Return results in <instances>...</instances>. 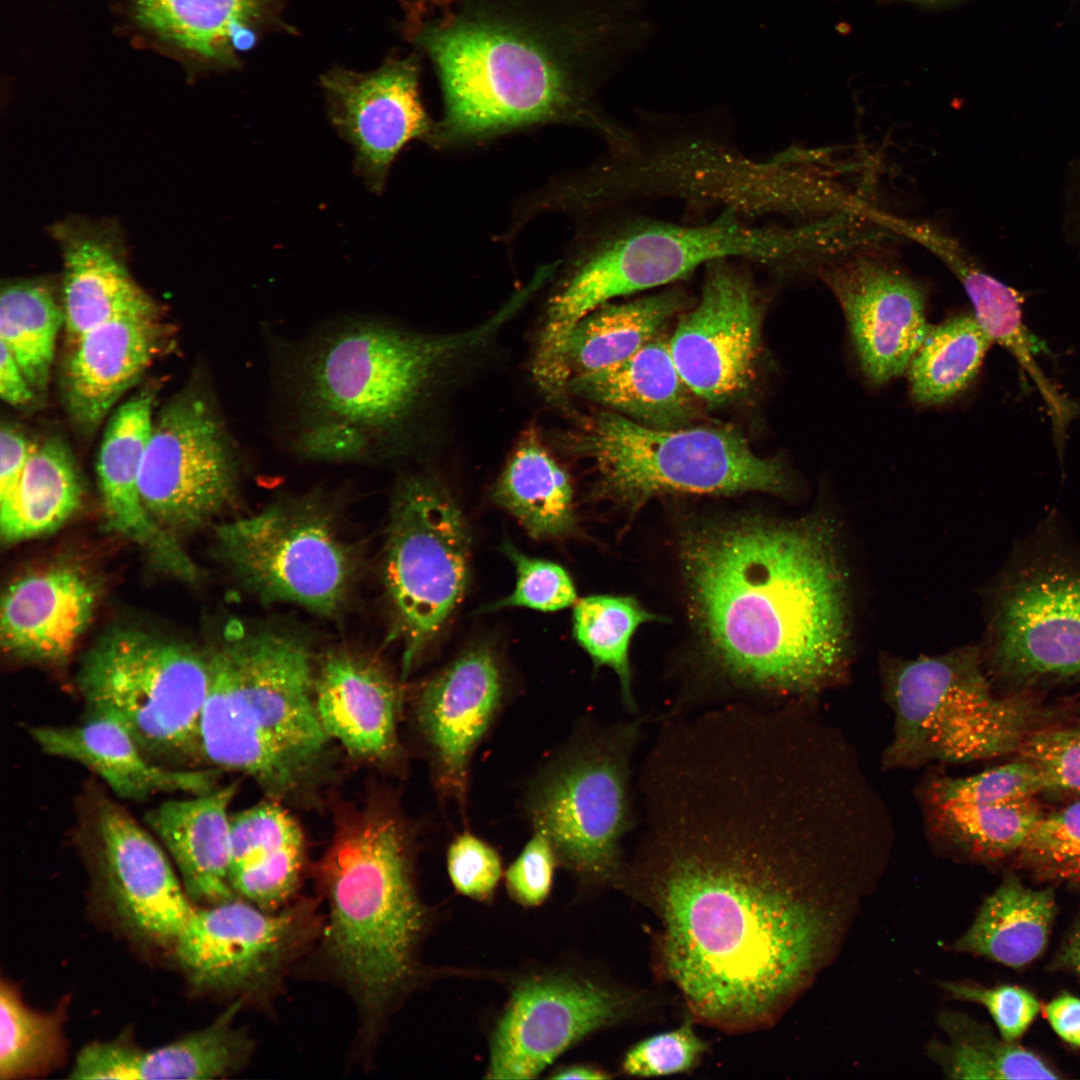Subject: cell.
Here are the masks:
<instances>
[{
  "mask_svg": "<svg viewBox=\"0 0 1080 1080\" xmlns=\"http://www.w3.org/2000/svg\"><path fill=\"white\" fill-rule=\"evenodd\" d=\"M815 784L751 732L682 744L639 775L642 833L623 880L659 920L663 975L707 1024H769L822 956Z\"/></svg>",
  "mask_w": 1080,
  "mask_h": 1080,
  "instance_id": "1",
  "label": "cell"
},
{
  "mask_svg": "<svg viewBox=\"0 0 1080 1080\" xmlns=\"http://www.w3.org/2000/svg\"><path fill=\"white\" fill-rule=\"evenodd\" d=\"M404 8L402 30L443 91L434 138L568 120L616 146L626 141L596 97L653 33L639 0H407Z\"/></svg>",
  "mask_w": 1080,
  "mask_h": 1080,
  "instance_id": "2",
  "label": "cell"
},
{
  "mask_svg": "<svg viewBox=\"0 0 1080 1080\" xmlns=\"http://www.w3.org/2000/svg\"><path fill=\"white\" fill-rule=\"evenodd\" d=\"M694 622L713 667L763 696H808L846 658L845 581L824 519L741 520L681 545Z\"/></svg>",
  "mask_w": 1080,
  "mask_h": 1080,
  "instance_id": "3",
  "label": "cell"
},
{
  "mask_svg": "<svg viewBox=\"0 0 1080 1080\" xmlns=\"http://www.w3.org/2000/svg\"><path fill=\"white\" fill-rule=\"evenodd\" d=\"M521 307L512 298L472 328L431 334L369 317L332 323L289 344L278 358L279 389L294 422L330 417L367 431L381 456L396 448L449 376Z\"/></svg>",
  "mask_w": 1080,
  "mask_h": 1080,
  "instance_id": "4",
  "label": "cell"
},
{
  "mask_svg": "<svg viewBox=\"0 0 1080 1080\" xmlns=\"http://www.w3.org/2000/svg\"><path fill=\"white\" fill-rule=\"evenodd\" d=\"M206 654L200 759L251 777L279 801L312 784L331 739L316 712L309 643L285 628L231 621Z\"/></svg>",
  "mask_w": 1080,
  "mask_h": 1080,
  "instance_id": "5",
  "label": "cell"
},
{
  "mask_svg": "<svg viewBox=\"0 0 1080 1080\" xmlns=\"http://www.w3.org/2000/svg\"><path fill=\"white\" fill-rule=\"evenodd\" d=\"M411 831L382 805L345 816L318 869L328 902L324 950L356 1000L367 1036L415 983L428 924Z\"/></svg>",
  "mask_w": 1080,
  "mask_h": 1080,
  "instance_id": "6",
  "label": "cell"
},
{
  "mask_svg": "<svg viewBox=\"0 0 1080 1080\" xmlns=\"http://www.w3.org/2000/svg\"><path fill=\"white\" fill-rule=\"evenodd\" d=\"M811 247L807 226H759L732 211L704 224L627 217L587 245L554 293V308L565 322L576 324L616 297L667 285L716 260L796 264Z\"/></svg>",
  "mask_w": 1080,
  "mask_h": 1080,
  "instance_id": "7",
  "label": "cell"
},
{
  "mask_svg": "<svg viewBox=\"0 0 1080 1080\" xmlns=\"http://www.w3.org/2000/svg\"><path fill=\"white\" fill-rule=\"evenodd\" d=\"M572 416L565 446L591 461L608 496L630 507L669 493H779L788 485L781 461L760 457L729 427L659 429L608 409Z\"/></svg>",
  "mask_w": 1080,
  "mask_h": 1080,
  "instance_id": "8",
  "label": "cell"
},
{
  "mask_svg": "<svg viewBox=\"0 0 1080 1080\" xmlns=\"http://www.w3.org/2000/svg\"><path fill=\"white\" fill-rule=\"evenodd\" d=\"M887 682L894 713L884 756L889 768L1016 753L1053 714L1023 693L996 696L978 656L968 651L905 661Z\"/></svg>",
  "mask_w": 1080,
  "mask_h": 1080,
  "instance_id": "9",
  "label": "cell"
},
{
  "mask_svg": "<svg viewBox=\"0 0 1080 1080\" xmlns=\"http://www.w3.org/2000/svg\"><path fill=\"white\" fill-rule=\"evenodd\" d=\"M644 720L582 729L535 775L525 797L535 831L584 880L622 881L621 844L635 824L632 763Z\"/></svg>",
  "mask_w": 1080,
  "mask_h": 1080,
  "instance_id": "10",
  "label": "cell"
},
{
  "mask_svg": "<svg viewBox=\"0 0 1080 1080\" xmlns=\"http://www.w3.org/2000/svg\"><path fill=\"white\" fill-rule=\"evenodd\" d=\"M76 683L87 715L121 723L156 762L200 760L206 652L140 628L116 627L84 654Z\"/></svg>",
  "mask_w": 1080,
  "mask_h": 1080,
  "instance_id": "11",
  "label": "cell"
},
{
  "mask_svg": "<svg viewBox=\"0 0 1080 1080\" xmlns=\"http://www.w3.org/2000/svg\"><path fill=\"white\" fill-rule=\"evenodd\" d=\"M391 512L383 575L403 640L404 680L463 599L471 539L456 501L431 478L402 479Z\"/></svg>",
  "mask_w": 1080,
  "mask_h": 1080,
  "instance_id": "12",
  "label": "cell"
},
{
  "mask_svg": "<svg viewBox=\"0 0 1080 1080\" xmlns=\"http://www.w3.org/2000/svg\"><path fill=\"white\" fill-rule=\"evenodd\" d=\"M216 553L264 602L300 605L331 616L354 573L349 547L329 517L306 502H278L217 527Z\"/></svg>",
  "mask_w": 1080,
  "mask_h": 1080,
  "instance_id": "13",
  "label": "cell"
},
{
  "mask_svg": "<svg viewBox=\"0 0 1080 1080\" xmlns=\"http://www.w3.org/2000/svg\"><path fill=\"white\" fill-rule=\"evenodd\" d=\"M991 664L1018 686L1080 677V558L1056 544L1025 552L997 591Z\"/></svg>",
  "mask_w": 1080,
  "mask_h": 1080,
  "instance_id": "14",
  "label": "cell"
},
{
  "mask_svg": "<svg viewBox=\"0 0 1080 1080\" xmlns=\"http://www.w3.org/2000/svg\"><path fill=\"white\" fill-rule=\"evenodd\" d=\"M240 454L214 401L188 391L154 417L139 475L151 517L176 536L196 530L235 497Z\"/></svg>",
  "mask_w": 1080,
  "mask_h": 1080,
  "instance_id": "15",
  "label": "cell"
},
{
  "mask_svg": "<svg viewBox=\"0 0 1080 1080\" xmlns=\"http://www.w3.org/2000/svg\"><path fill=\"white\" fill-rule=\"evenodd\" d=\"M318 924L312 902L272 912L234 897L195 908L174 941L176 957L199 989L259 998L276 986Z\"/></svg>",
  "mask_w": 1080,
  "mask_h": 1080,
  "instance_id": "16",
  "label": "cell"
},
{
  "mask_svg": "<svg viewBox=\"0 0 1080 1080\" xmlns=\"http://www.w3.org/2000/svg\"><path fill=\"white\" fill-rule=\"evenodd\" d=\"M868 242L828 254L816 267L844 313L863 373L884 384L908 369L930 327L921 285Z\"/></svg>",
  "mask_w": 1080,
  "mask_h": 1080,
  "instance_id": "17",
  "label": "cell"
},
{
  "mask_svg": "<svg viewBox=\"0 0 1080 1080\" xmlns=\"http://www.w3.org/2000/svg\"><path fill=\"white\" fill-rule=\"evenodd\" d=\"M762 320L759 290L744 268L731 259L705 266L700 298L669 340L677 369L697 399L719 406L749 390Z\"/></svg>",
  "mask_w": 1080,
  "mask_h": 1080,
  "instance_id": "18",
  "label": "cell"
},
{
  "mask_svg": "<svg viewBox=\"0 0 1080 1080\" xmlns=\"http://www.w3.org/2000/svg\"><path fill=\"white\" fill-rule=\"evenodd\" d=\"M621 993L571 974L520 982L493 1031L486 1077L531 1079L588 1034L629 1008Z\"/></svg>",
  "mask_w": 1080,
  "mask_h": 1080,
  "instance_id": "19",
  "label": "cell"
},
{
  "mask_svg": "<svg viewBox=\"0 0 1080 1080\" xmlns=\"http://www.w3.org/2000/svg\"><path fill=\"white\" fill-rule=\"evenodd\" d=\"M507 700L505 676L487 646L470 648L417 689L412 709L441 800L465 810L473 757Z\"/></svg>",
  "mask_w": 1080,
  "mask_h": 1080,
  "instance_id": "20",
  "label": "cell"
},
{
  "mask_svg": "<svg viewBox=\"0 0 1080 1080\" xmlns=\"http://www.w3.org/2000/svg\"><path fill=\"white\" fill-rule=\"evenodd\" d=\"M419 55L390 57L374 70L334 67L323 74L329 120L354 151V168L380 194L403 147L434 138L419 91Z\"/></svg>",
  "mask_w": 1080,
  "mask_h": 1080,
  "instance_id": "21",
  "label": "cell"
},
{
  "mask_svg": "<svg viewBox=\"0 0 1080 1080\" xmlns=\"http://www.w3.org/2000/svg\"><path fill=\"white\" fill-rule=\"evenodd\" d=\"M90 824L102 877L122 919L149 939L174 942L195 908L164 850L109 798L96 799Z\"/></svg>",
  "mask_w": 1080,
  "mask_h": 1080,
  "instance_id": "22",
  "label": "cell"
},
{
  "mask_svg": "<svg viewBox=\"0 0 1080 1080\" xmlns=\"http://www.w3.org/2000/svg\"><path fill=\"white\" fill-rule=\"evenodd\" d=\"M48 232L62 259L60 296L71 345L108 321L158 316L157 304L129 272L124 235L115 221L69 216Z\"/></svg>",
  "mask_w": 1080,
  "mask_h": 1080,
  "instance_id": "23",
  "label": "cell"
},
{
  "mask_svg": "<svg viewBox=\"0 0 1080 1080\" xmlns=\"http://www.w3.org/2000/svg\"><path fill=\"white\" fill-rule=\"evenodd\" d=\"M154 401V393L143 390L122 403L107 422L96 463L105 523L144 550L161 570L194 583L201 577L198 567L177 537L151 517L139 489Z\"/></svg>",
  "mask_w": 1080,
  "mask_h": 1080,
  "instance_id": "24",
  "label": "cell"
},
{
  "mask_svg": "<svg viewBox=\"0 0 1080 1080\" xmlns=\"http://www.w3.org/2000/svg\"><path fill=\"white\" fill-rule=\"evenodd\" d=\"M98 596L96 582L69 565L17 579L2 597V650L23 662L63 663L91 623Z\"/></svg>",
  "mask_w": 1080,
  "mask_h": 1080,
  "instance_id": "25",
  "label": "cell"
},
{
  "mask_svg": "<svg viewBox=\"0 0 1080 1080\" xmlns=\"http://www.w3.org/2000/svg\"><path fill=\"white\" fill-rule=\"evenodd\" d=\"M315 707L331 740L357 759L391 762L400 755V689L373 661L347 651L328 654L316 669Z\"/></svg>",
  "mask_w": 1080,
  "mask_h": 1080,
  "instance_id": "26",
  "label": "cell"
},
{
  "mask_svg": "<svg viewBox=\"0 0 1080 1080\" xmlns=\"http://www.w3.org/2000/svg\"><path fill=\"white\" fill-rule=\"evenodd\" d=\"M29 734L48 755L77 762L100 777L119 798L145 800L159 793L192 795L216 789L220 769H176L160 765L115 719L87 715L80 724L37 726Z\"/></svg>",
  "mask_w": 1080,
  "mask_h": 1080,
  "instance_id": "27",
  "label": "cell"
},
{
  "mask_svg": "<svg viewBox=\"0 0 1080 1080\" xmlns=\"http://www.w3.org/2000/svg\"><path fill=\"white\" fill-rule=\"evenodd\" d=\"M135 28L196 71L238 65L240 40L273 23L276 0H125Z\"/></svg>",
  "mask_w": 1080,
  "mask_h": 1080,
  "instance_id": "28",
  "label": "cell"
},
{
  "mask_svg": "<svg viewBox=\"0 0 1080 1080\" xmlns=\"http://www.w3.org/2000/svg\"><path fill=\"white\" fill-rule=\"evenodd\" d=\"M158 316H127L101 324L71 345L63 394L73 420L94 429L159 352Z\"/></svg>",
  "mask_w": 1080,
  "mask_h": 1080,
  "instance_id": "29",
  "label": "cell"
},
{
  "mask_svg": "<svg viewBox=\"0 0 1080 1080\" xmlns=\"http://www.w3.org/2000/svg\"><path fill=\"white\" fill-rule=\"evenodd\" d=\"M243 1000L235 1001L213 1024L152 1050L119 1040L84 1047L72 1079H211L231 1074L245 1063L252 1043L234 1026Z\"/></svg>",
  "mask_w": 1080,
  "mask_h": 1080,
  "instance_id": "30",
  "label": "cell"
},
{
  "mask_svg": "<svg viewBox=\"0 0 1080 1080\" xmlns=\"http://www.w3.org/2000/svg\"><path fill=\"white\" fill-rule=\"evenodd\" d=\"M237 786L234 782L188 799L168 800L144 816L194 899L214 904L236 896L230 884L228 808Z\"/></svg>",
  "mask_w": 1080,
  "mask_h": 1080,
  "instance_id": "31",
  "label": "cell"
},
{
  "mask_svg": "<svg viewBox=\"0 0 1080 1080\" xmlns=\"http://www.w3.org/2000/svg\"><path fill=\"white\" fill-rule=\"evenodd\" d=\"M567 391L653 428L692 426L699 416L669 340L659 336L621 362L572 377Z\"/></svg>",
  "mask_w": 1080,
  "mask_h": 1080,
  "instance_id": "32",
  "label": "cell"
},
{
  "mask_svg": "<svg viewBox=\"0 0 1080 1080\" xmlns=\"http://www.w3.org/2000/svg\"><path fill=\"white\" fill-rule=\"evenodd\" d=\"M296 819L270 799L230 817V884L236 895L274 911L294 894L305 857Z\"/></svg>",
  "mask_w": 1080,
  "mask_h": 1080,
  "instance_id": "33",
  "label": "cell"
},
{
  "mask_svg": "<svg viewBox=\"0 0 1080 1080\" xmlns=\"http://www.w3.org/2000/svg\"><path fill=\"white\" fill-rule=\"evenodd\" d=\"M1057 911L1053 887L1032 888L1008 873L985 899L955 949L1009 968H1024L1045 952Z\"/></svg>",
  "mask_w": 1080,
  "mask_h": 1080,
  "instance_id": "34",
  "label": "cell"
},
{
  "mask_svg": "<svg viewBox=\"0 0 1080 1080\" xmlns=\"http://www.w3.org/2000/svg\"><path fill=\"white\" fill-rule=\"evenodd\" d=\"M572 481L535 427L520 436L496 481L495 502L513 515L529 536L553 539L575 529Z\"/></svg>",
  "mask_w": 1080,
  "mask_h": 1080,
  "instance_id": "35",
  "label": "cell"
},
{
  "mask_svg": "<svg viewBox=\"0 0 1080 1080\" xmlns=\"http://www.w3.org/2000/svg\"><path fill=\"white\" fill-rule=\"evenodd\" d=\"M930 251L942 259L962 283L983 330L994 343L1007 349L1033 379L1049 407L1054 431L1060 437L1075 408L1038 366L1039 346L1022 321L1017 293L982 271L960 245L945 234L932 241Z\"/></svg>",
  "mask_w": 1080,
  "mask_h": 1080,
  "instance_id": "36",
  "label": "cell"
},
{
  "mask_svg": "<svg viewBox=\"0 0 1080 1080\" xmlns=\"http://www.w3.org/2000/svg\"><path fill=\"white\" fill-rule=\"evenodd\" d=\"M679 289L662 291L624 303L604 304L589 313L570 332L562 352L569 380L621 362L659 336L660 330L685 304Z\"/></svg>",
  "mask_w": 1080,
  "mask_h": 1080,
  "instance_id": "37",
  "label": "cell"
},
{
  "mask_svg": "<svg viewBox=\"0 0 1080 1080\" xmlns=\"http://www.w3.org/2000/svg\"><path fill=\"white\" fill-rule=\"evenodd\" d=\"M82 485L68 446L58 437L36 445L14 493L0 502L2 541L14 544L49 534L78 509Z\"/></svg>",
  "mask_w": 1080,
  "mask_h": 1080,
  "instance_id": "38",
  "label": "cell"
},
{
  "mask_svg": "<svg viewBox=\"0 0 1080 1080\" xmlns=\"http://www.w3.org/2000/svg\"><path fill=\"white\" fill-rule=\"evenodd\" d=\"M52 284L43 278L5 282L0 294V342L12 353L32 389H45L64 325Z\"/></svg>",
  "mask_w": 1080,
  "mask_h": 1080,
  "instance_id": "39",
  "label": "cell"
},
{
  "mask_svg": "<svg viewBox=\"0 0 1080 1080\" xmlns=\"http://www.w3.org/2000/svg\"><path fill=\"white\" fill-rule=\"evenodd\" d=\"M992 343L971 314L930 328L908 366L912 398L935 405L958 395L977 375Z\"/></svg>",
  "mask_w": 1080,
  "mask_h": 1080,
  "instance_id": "40",
  "label": "cell"
},
{
  "mask_svg": "<svg viewBox=\"0 0 1080 1080\" xmlns=\"http://www.w3.org/2000/svg\"><path fill=\"white\" fill-rule=\"evenodd\" d=\"M936 831L966 856L1014 859L1045 812L1036 797L990 804L928 803Z\"/></svg>",
  "mask_w": 1080,
  "mask_h": 1080,
  "instance_id": "41",
  "label": "cell"
},
{
  "mask_svg": "<svg viewBox=\"0 0 1080 1080\" xmlns=\"http://www.w3.org/2000/svg\"><path fill=\"white\" fill-rule=\"evenodd\" d=\"M659 617L647 611L631 596L591 595L575 603L573 634L578 644L599 667H608L620 684L624 706L635 713L629 647L632 636L643 623Z\"/></svg>",
  "mask_w": 1080,
  "mask_h": 1080,
  "instance_id": "42",
  "label": "cell"
},
{
  "mask_svg": "<svg viewBox=\"0 0 1080 1080\" xmlns=\"http://www.w3.org/2000/svg\"><path fill=\"white\" fill-rule=\"evenodd\" d=\"M61 1012L28 1007L13 985L0 986V1077L15 1079L47 1071L63 1056Z\"/></svg>",
  "mask_w": 1080,
  "mask_h": 1080,
  "instance_id": "43",
  "label": "cell"
},
{
  "mask_svg": "<svg viewBox=\"0 0 1080 1080\" xmlns=\"http://www.w3.org/2000/svg\"><path fill=\"white\" fill-rule=\"evenodd\" d=\"M944 1064L956 1079H1059L1062 1076L1040 1055L1017 1042L997 1038L968 1020L955 1022Z\"/></svg>",
  "mask_w": 1080,
  "mask_h": 1080,
  "instance_id": "44",
  "label": "cell"
},
{
  "mask_svg": "<svg viewBox=\"0 0 1080 1080\" xmlns=\"http://www.w3.org/2000/svg\"><path fill=\"white\" fill-rule=\"evenodd\" d=\"M1013 863L1039 884L1080 894V799L1045 813Z\"/></svg>",
  "mask_w": 1080,
  "mask_h": 1080,
  "instance_id": "45",
  "label": "cell"
},
{
  "mask_svg": "<svg viewBox=\"0 0 1080 1080\" xmlns=\"http://www.w3.org/2000/svg\"><path fill=\"white\" fill-rule=\"evenodd\" d=\"M1016 757L1040 771L1045 792L1080 794V714L1054 712L1024 740Z\"/></svg>",
  "mask_w": 1080,
  "mask_h": 1080,
  "instance_id": "46",
  "label": "cell"
},
{
  "mask_svg": "<svg viewBox=\"0 0 1080 1080\" xmlns=\"http://www.w3.org/2000/svg\"><path fill=\"white\" fill-rule=\"evenodd\" d=\"M1045 792L1038 768L1016 757L1012 762L967 777H940L928 788V803L990 804L1036 797Z\"/></svg>",
  "mask_w": 1080,
  "mask_h": 1080,
  "instance_id": "47",
  "label": "cell"
},
{
  "mask_svg": "<svg viewBox=\"0 0 1080 1080\" xmlns=\"http://www.w3.org/2000/svg\"><path fill=\"white\" fill-rule=\"evenodd\" d=\"M286 447L296 458L312 462H357L381 456L367 431L349 421L330 417L294 422Z\"/></svg>",
  "mask_w": 1080,
  "mask_h": 1080,
  "instance_id": "48",
  "label": "cell"
},
{
  "mask_svg": "<svg viewBox=\"0 0 1080 1080\" xmlns=\"http://www.w3.org/2000/svg\"><path fill=\"white\" fill-rule=\"evenodd\" d=\"M502 552L514 565L515 588L511 594L490 604L486 611L520 607L554 612L577 602L574 582L561 565L526 555L510 543L502 545Z\"/></svg>",
  "mask_w": 1080,
  "mask_h": 1080,
  "instance_id": "49",
  "label": "cell"
},
{
  "mask_svg": "<svg viewBox=\"0 0 1080 1080\" xmlns=\"http://www.w3.org/2000/svg\"><path fill=\"white\" fill-rule=\"evenodd\" d=\"M705 1050V1043L687 1021L678 1028L655 1034L631 1047L623 1058L622 1072L637 1077L687 1072L698 1064Z\"/></svg>",
  "mask_w": 1080,
  "mask_h": 1080,
  "instance_id": "50",
  "label": "cell"
},
{
  "mask_svg": "<svg viewBox=\"0 0 1080 1080\" xmlns=\"http://www.w3.org/2000/svg\"><path fill=\"white\" fill-rule=\"evenodd\" d=\"M943 986L954 998L983 1006L990 1014L999 1036L1009 1042H1018L1041 1010L1037 997L1016 985L987 988L950 982Z\"/></svg>",
  "mask_w": 1080,
  "mask_h": 1080,
  "instance_id": "51",
  "label": "cell"
},
{
  "mask_svg": "<svg viewBox=\"0 0 1080 1080\" xmlns=\"http://www.w3.org/2000/svg\"><path fill=\"white\" fill-rule=\"evenodd\" d=\"M447 871L455 890L477 901L491 898L502 877L497 850L475 834H457L447 850Z\"/></svg>",
  "mask_w": 1080,
  "mask_h": 1080,
  "instance_id": "52",
  "label": "cell"
},
{
  "mask_svg": "<svg viewBox=\"0 0 1080 1080\" xmlns=\"http://www.w3.org/2000/svg\"><path fill=\"white\" fill-rule=\"evenodd\" d=\"M558 863L550 840L543 833L534 830L532 837L504 874L510 896L525 907L541 905L551 892Z\"/></svg>",
  "mask_w": 1080,
  "mask_h": 1080,
  "instance_id": "53",
  "label": "cell"
},
{
  "mask_svg": "<svg viewBox=\"0 0 1080 1080\" xmlns=\"http://www.w3.org/2000/svg\"><path fill=\"white\" fill-rule=\"evenodd\" d=\"M35 446L16 428L10 425H2L0 432V502L8 499L16 490Z\"/></svg>",
  "mask_w": 1080,
  "mask_h": 1080,
  "instance_id": "54",
  "label": "cell"
},
{
  "mask_svg": "<svg viewBox=\"0 0 1080 1080\" xmlns=\"http://www.w3.org/2000/svg\"><path fill=\"white\" fill-rule=\"evenodd\" d=\"M1044 1012L1054 1032L1080 1049V998L1063 992L1044 1007Z\"/></svg>",
  "mask_w": 1080,
  "mask_h": 1080,
  "instance_id": "55",
  "label": "cell"
},
{
  "mask_svg": "<svg viewBox=\"0 0 1080 1080\" xmlns=\"http://www.w3.org/2000/svg\"><path fill=\"white\" fill-rule=\"evenodd\" d=\"M31 385L10 350L0 342V396L12 406H23L33 399Z\"/></svg>",
  "mask_w": 1080,
  "mask_h": 1080,
  "instance_id": "56",
  "label": "cell"
},
{
  "mask_svg": "<svg viewBox=\"0 0 1080 1080\" xmlns=\"http://www.w3.org/2000/svg\"><path fill=\"white\" fill-rule=\"evenodd\" d=\"M1046 968L1049 971L1069 974L1080 982V902L1071 924Z\"/></svg>",
  "mask_w": 1080,
  "mask_h": 1080,
  "instance_id": "57",
  "label": "cell"
},
{
  "mask_svg": "<svg viewBox=\"0 0 1080 1080\" xmlns=\"http://www.w3.org/2000/svg\"><path fill=\"white\" fill-rule=\"evenodd\" d=\"M609 1075L604 1071L591 1066H570L560 1069L552 1075L556 1079H605Z\"/></svg>",
  "mask_w": 1080,
  "mask_h": 1080,
  "instance_id": "58",
  "label": "cell"
},
{
  "mask_svg": "<svg viewBox=\"0 0 1080 1080\" xmlns=\"http://www.w3.org/2000/svg\"><path fill=\"white\" fill-rule=\"evenodd\" d=\"M920 1H932V0H920Z\"/></svg>",
  "mask_w": 1080,
  "mask_h": 1080,
  "instance_id": "59",
  "label": "cell"
}]
</instances>
